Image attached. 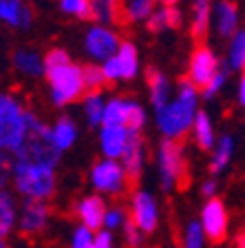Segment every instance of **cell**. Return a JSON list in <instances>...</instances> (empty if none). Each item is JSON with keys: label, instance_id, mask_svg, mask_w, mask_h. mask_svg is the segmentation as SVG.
Here are the masks:
<instances>
[{"label": "cell", "instance_id": "6da1fadb", "mask_svg": "<svg viewBox=\"0 0 245 248\" xmlns=\"http://www.w3.org/2000/svg\"><path fill=\"white\" fill-rule=\"evenodd\" d=\"M44 78L49 82L51 102L56 107H67L75 100H82L86 93L84 67L75 64L69 58V53L60 46L49 49L44 53Z\"/></svg>", "mask_w": 245, "mask_h": 248}, {"label": "cell", "instance_id": "7a4b0ae2", "mask_svg": "<svg viewBox=\"0 0 245 248\" xmlns=\"http://www.w3.org/2000/svg\"><path fill=\"white\" fill-rule=\"evenodd\" d=\"M197 102H199V89L194 87L188 78H186V80H179L174 100H170L163 108L155 111V115H157V126L163 133V138L179 140V142H181V138L192 129L194 118L199 113Z\"/></svg>", "mask_w": 245, "mask_h": 248}, {"label": "cell", "instance_id": "3957f363", "mask_svg": "<svg viewBox=\"0 0 245 248\" xmlns=\"http://www.w3.org/2000/svg\"><path fill=\"white\" fill-rule=\"evenodd\" d=\"M33 111L22 104L18 95L0 91V151L14 155L22 146L31 129Z\"/></svg>", "mask_w": 245, "mask_h": 248}, {"label": "cell", "instance_id": "277c9868", "mask_svg": "<svg viewBox=\"0 0 245 248\" xmlns=\"http://www.w3.org/2000/svg\"><path fill=\"white\" fill-rule=\"evenodd\" d=\"M60 155H62V151L58 149L56 140H53V129L44 120H40L33 113L31 129H29V133H27L22 146L14 153V160L29 162V164L58 166L60 164Z\"/></svg>", "mask_w": 245, "mask_h": 248}, {"label": "cell", "instance_id": "5b68a950", "mask_svg": "<svg viewBox=\"0 0 245 248\" xmlns=\"http://www.w3.org/2000/svg\"><path fill=\"white\" fill-rule=\"evenodd\" d=\"M11 184H14L15 193H20L25 200L46 202L49 197L56 195V188H58L56 166L29 164V162L15 160Z\"/></svg>", "mask_w": 245, "mask_h": 248}, {"label": "cell", "instance_id": "8992f818", "mask_svg": "<svg viewBox=\"0 0 245 248\" xmlns=\"http://www.w3.org/2000/svg\"><path fill=\"white\" fill-rule=\"evenodd\" d=\"M157 166L163 191H174L177 186L186 184L188 166H186L184 146L179 140H161L157 149Z\"/></svg>", "mask_w": 245, "mask_h": 248}, {"label": "cell", "instance_id": "52a82bcc", "mask_svg": "<svg viewBox=\"0 0 245 248\" xmlns=\"http://www.w3.org/2000/svg\"><path fill=\"white\" fill-rule=\"evenodd\" d=\"M91 184L95 191L100 193H106V195H113V197H119L130 188V180H128L126 170L124 166L119 164L117 160H104L95 162L91 169Z\"/></svg>", "mask_w": 245, "mask_h": 248}, {"label": "cell", "instance_id": "ba28073f", "mask_svg": "<svg viewBox=\"0 0 245 248\" xmlns=\"http://www.w3.org/2000/svg\"><path fill=\"white\" fill-rule=\"evenodd\" d=\"M144 122H146V111L142 104L133 98H113L106 102L102 126H126V129L142 133Z\"/></svg>", "mask_w": 245, "mask_h": 248}, {"label": "cell", "instance_id": "9c48e42d", "mask_svg": "<svg viewBox=\"0 0 245 248\" xmlns=\"http://www.w3.org/2000/svg\"><path fill=\"white\" fill-rule=\"evenodd\" d=\"M122 38L117 36V31L106 25H93L84 36V51L93 58V60L106 62L113 58L122 46Z\"/></svg>", "mask_w": 245, "mask_h": 248}, {"label": "cell", "instance_id": "30bf717a", "mask_svg": "<svg viewBox=\"0 0 245 248\" xmlns=\"http://www.w3.org/2000/svg\"><path fill=\"white\" fill-rule=\"evenodd\" d=\"M104 76L108 82H119V80H133L139 73V56L137 46L130 40H124L119 51L106 62H102Z\"/></svg>", "mask_w": 245, "mask_h": 248}, {"label": "cell", "instance_id": "8fae6325", "mask_svg": "<svg viewBox=\"0 0 245 248\" xmlns=\"http://www.w3.org/2000/svg\"><path fill=\"white\" fill-rule=\"evenodd\" d=\"M51 219V208L46 202L40 200H25L22 206L18 208V232L22 237H38L40 232L46 231Z\"/></svg>", "mask_w": 245, "mask_h": 248}, {"label": "cell", "instance_id": "7c38bea8", "mask_svg": "<svg viewBox=\"0 0 245 248\" xmlns=\"http://www.w3.org/2000/svg\"><path fill=\"white\" fill-rule=\"evenodd\" d=\"M130 222H133L144 235H150V232L157 231L159 206H157V200H155L148 191L133 193V197H130Z\"/></svg>", "mask_w": 245, "mask_h": 248}, {"label": "cell", "instance_id": "4fadbf2b", "mask_svg": "<svg viewBox=\"0 0 245 248\" xmlns=\"http://www.w3.org/2000/svg\"><path fill=\"white\" fill-rule=\"evenodd\" d=\"M201 226H203L205 237L210 242L221 244L228 235V226H230V217L225 211V204L219 197H210L201 208Z\"/></svg>", "mask_w": 245, "mask_h": 248}, {"label": "cell", "instance_id": "5bb4252c", "mask_svg": "<svg viewBox=\"0 0 245 248\" xmlns=\"http://www.w3.org/2000/svg\"><path fill=\"white\" fill-rule=\"evenodd\" d=\"M219 71L221 69H219V60H216L215 51L205 45L197 46L188 62V80L190 82L201 91Z\"/></svg>", "mask_w": 245, "mask_h": 248}, {"label": "cell", "instance_id": "9a60e30c", "mask_svg": "<svg viewBox=\"0 0 245 248\" xmlns=\"http://www.w3.org/2000/svg\"><path fill=\"white\" fill-rule=\"evenodd\" d=\"M106 202L100 195H86L75 204V217L80 219V226H86L91 231L104 226V217H106Z\"/></svg>", "mask_w": 245, "mask_h": 248}, {"label": "cell", "instance_id": "2e32d148", "mask_svg": "<svg viewBox=\"0 0 245 248\" xmlns=\"http://www.w3.org/2000/svg\"><path fill=\"white\" fill-rule=\"evenodd\" d=\"M130 135H133V131L126 129V126H102V131H100L102 153L106 155L108 160L124 157V153L128 149V142H130Z\"/></svg>", "mask_w": 245, "mask_h": 248}, {"label": "cell", "instance_id": "e0dca14e", "mask_svg": "<svg viewBox=\"0 0 245 248\" xmlns=\"http://www.w3.org/2000/svg\"><path fill=\"white\" fill-rule=\"evenodd\" d=\"M212 25L216 36L232 38L239 31V7L232 0H219L212 9Z\"/></svg>", "mask_w": 245, "mask_h": 248}, {"label": "cell", "instance_id": "ac0fdd59", "mask_svg": "<svg viewBox=\"0 0 245 248\" xmlns=\"http://www.w3.org/2000/svg\"><path fill=\"white\" fill-rule=\"evenodd\" d=\"M144 164H146V144H144L142 133H135L133 131L130 142H128V149L122 157V166H124V170H126L130 184H135V182L142 177Z\"/></svg>", "mask_w": 245, "mask_h": 248}, {"label": "cell", "instance_id": "d6986e66", "mask_svg": "<svg viewBox=\"0 0 245 248\" xmlns=\"http://www.w3.org/2000/svg\"><path fill=\"white\" fill-rule=\"evenodd\" d=\"M0 22L11 29H29L33 9L27 5V0H0Z\"/></svg>", "mask_w": 245, "mask_h": 248}, {"label": "cell", "instance_id": "ffe728a7", "mask_svg": "<svg viewBox=\"0 0 245 248\" xmlns=\"http://www.w3.org/2000/svg\"><path fill=\"white\" fill-rule=\"evenodd\" d=\"M11 67L25 78H38L44 76V56L31 49V46H20L11 56Z\"/></svg>", "mask_w": 245, "mask_h": 248}, {"label": "cell", "instance_id": "44dd1931", "mask_svg": "<svg viewBox=\"0 0 245 248\" xmlns=\"http://www.w3.org/2000/svg\"><path fill=\"white\" fill-rule=\"evenodd\" d=\"M212 0H192L190 2V33H192L194 40H201V38L208 33L210 22H212Z\"/></svg>", "mask_w": 245, "mask_h": 248}, {"label": "cell", "instance_id": "7402d4cb", "mask_svg": "<svg viewBox=\"0 0 245 248\" xmlns=\"http://www.w3.org/2000/svg\"><path fill=\"white\" fill-rule=\"evenodd\" d=\"M91 18L97 25H119L124 22V0H93Z\"/></svg>", "mask_w": 245, "mask_h": 248}, {"label": "cell", "instance_id": "603a6c76", "mask_svg": "<svg viewBox=\"0 0 245 248\" xmlns=\"http://www.w3.org/2000/svg\"><path fill=\"white\" fill-rule=\"evenodd\" d=\"M146 82H148V93H150V102H153L155 111L163 108L170 102V82L168 78L163 76L159 69L150 67L146 71Z\"/></svg>", "mask_w": 245, "mask_h": 248}, {"label": "cell", "instance_id": "cb8c5ba5", "mask_svg": "<svg viewBox=\"0 0 245 248\" xmlns=\"http://www.w3.org/2000/svg\"><path fill=\"white\" fill-rule=\"evenodd\" d=\"M18 224V206L9 188H0V242H7L14 226Z\"/></svg>", "mask_w": 245, "mask_h": 248}, {"label": "cell", "instance_id": "d4e9b609", "mask_svg": "<svg viewBox=\"0 0 245 248\" xmlns=\"http://www.w3.org/2000/svg\"><path fill=\"white\" fill-rule=\"evenodd\" d=\"M181 20H184V16H181V11H179L177 7L157 5L146 25H148L150 31L161 33V31H168V29H179V27H181Z\"/></svg>", "mask_w": 245, "mask_h": 248}, {"label": "cell", "instance_id": "484cf974", "mask_svg": "<svg viewBox=\"0 0 245 248\" xmlns=\"http://www.w3.org/2000/svg\"><path fill=\"white\" fill-rule=\"evenodd\" d=\"M192 135H194V144L199 146L201 151H212L216 144L215 140V126H212V120L205 111H199L192 124Z\"/></svg>", "mask_w": 245, "mask_h": 248}, {"label": "cell", "instance_id": "4316f807", "mask_svg": "<svg viewBox=\"0 0 245 248\" xmlns=\"http://www.w3.org/2000/svg\"><path fill=\"white\" fill-rule=\"evenodd\" d=\"M232 153H234V140H232V135H223L215 144V149H212V160H210V166H208L210 173L219 175L221 170L230 164Z\"/></svg>", "mask_w": 245, "mask_h": 248}, {"label": "cell", "instance_id": "83f0119b", "mask_svg": "<svg viewBox=\"0 0 245 248\" xmlns=\"http://www.w3.org/2000/svg\"><path fill=\"white\" fill-rule=\"evenodd\" d=\"M155 7V0H124V22H148Z\"/></svg>", "mask_w": 245, "mask_h": 248}, {"label": "cell", "instance_id": "f1b7e54d", "mask_svg": "<svg viewBox=\"0 0 245 248\" xmlns=\"http://www.w3.org/2000/svg\"><path fill=\"white\" fill-rule=\"evenodd\" d=\"M82 111H84V118L91 126H97V124L104 122V111H106V102H104L102 91L95 93H86L82 98Z\"/></svg>", "mask_w": 245, "mask_h": 248}, {"label": "cell", "instance_id": "f546056e", "mask_svg": "<svg viewBox=\"0 0 245 248\" xmlns=\"http://www.w3.org/2000/svg\"><path fill=\"white\" fill-rule=\"evenodd\" d=\"M53 140L60 151H69L77 140V126L71 118H60L53 124Z\"/></svg>", "mask_w": 245, "mask_h": 248}, {"label": "cell", "instance_id": "4dcf8cb0", "mask_svg": "<svg viewBox=\"0 0 245 248\" xmlns=\"http://www.w3.org/2000/svg\"><path fill=\"white\" fill-rule=\"evenodd\" d=\"M228 62L232 69H243L245 71V29H239L230 38V49H228Z\"/></svg>", "mask_w": 245, "mask_h": 248}, {"label": "cell", "instance_id": "1f68e13d", "mask_svg": "<svg viewBox=\"0 0 245 248\" xmlns=\"http://www.w3.org/2000/svg\"><path fill=\"white\" fill-rule=\"evenodd\" d=\"M91 2L93 0H58V7L64 16L75 20H88L91 18Z\"/></svg>", "mask_w": 245, "mask_h": 248}, {"label": "cell", "instance_id": "d6a6232c", "mask_svg": "<svg viewBox=\"0 0 245 248\" xmlns=\"http://www.w3.org/2000/svg\"><path fill=\"white\" fill-rule=\"evenodd\" d=\"M84 84H86V93H95L102 91L104 84H108L104 69L100 64H86L84 67Z\"/></svg>", "mask_w": 245, "mask_h": 248}, {"label": "cell", "instance_id": "836d02e7", "mask_svg": "<svg viewBox=\"0 0 245 248\" xmlns=\"http://www.w3.org/2000/svg\"><path fill=\"white\" fill-rule=\"evenodd\" d=\"M203 242H205V232H203V226L201 222H188L184 231V242H181V248H203Z\"/></svg>", "mask_w": 245, "mask_h": 248}, {"label": "cell", "instance_id": "e575fe53", "mask_svg": "<svg viewBox=\"0 0 245 248\" xmlns=\"http://www.w3.org/2000/svg\"><path fill=\"white\" fill-rule=\"evenodd\" d=\"M128 219H130V215H128L122 206H113V208H108L106 211V217H104V228L113 232V231H117V228L126 226Z\"/></svg>", "mask_w": 245, "mask_h": 248}, {"label": "cell", "instance_id": "d590c367", "mask_svg": "<svg viewBox=\"0 0 245 248\" xmlns=\"http://www.w3.org/2000/svg\"><path fill=\"white\" fill-rule=\"evenodd\" d=\"M71 248H97L95 246V232L86 226H77L73 231Z\"/></svg>", "mask_w": 245, "mask_h": 248}, {"label": "cell", "instance_id": "8d00e7d4", "mask_svg": "<svg viewBox=\"0 0 245 248\" xmlns=\"http://www.w3.org/2000/svg\"><path fill=\"white\" fill-rule=\"evenodd\" d=\"M14 166H15L14 155L0 151V188H7L11 184V180H14Z\"/></svg>", "mask_w": 245, "mask_h": 248}, {"label": "cell", "instance_id": "74e56055", "mask_svg": "<svg viewBox=\"0 0 245 248\" xmlns=\"http://www.w3.org/2000/svg\"><path fill=\"white\" fill-rule=\"evenodd\" d=\"M124 239H126L128 248H142V244H144V232L139 231V228L135 226L130 219H128V224L124 226Z\"/></svg>", "mask_w": 245, "mask_h": 248}, {"label": "cell", "instance_id": "f35d334b", "mask_svg": "<svg viewBox=\"0 0 245 248\" xmlns=\"http://www.w3.org/2000/svg\"><path fill=\"white\" fill-rule=\"evenodd\" d=\"M225 78H228V76H225V71H219L215 78H212V80H210L208 84H205L203 89H201V95H203V98H208V100H210V98H215L216 93H219L221 89H223Z\"/></svg>", "mask_w": 245, "mask_h": 248}, {"label": "cell", "instance_id": "ab89813d", "mask_svg": "<svg viewBox=\"0 0 245 248\" xmlns=\"http://www.w3.org/2000/svg\"><path fill=\"white\" fill-rule=\"evenodd\" d=\"M95 246L97 248H115V242H113V232L111 231H97L95 232Z\"/></svg>", "mask_w": 245, "mask_h": 248}, {"label": "cell", "instance_id": "60d3db41", "mask_svg": "<svg viewBox=\"0 0 245 248\" xmlns=\"http://www.w3.org/2000/svg\"><path fill=\"white\" fill-rule=\"evenodd\" d=\"M201 193H203L205 197H215V193H216V182L215 180H205L203 182V186H201Z\"/></svg>", "mask_w": 245, "mask_h": 248}, {"label": "cell", "instance_id": "b9f144b4", "mask_svg": "<svg viewBox=\"0 0 245 248\" xmlns=\"http://www.w3.org/2000/svg\"><path fill=\"white\" fill-rule=\"evenodd\" d=\"M236 98H239L241 107H245V73L241 76V80H239V91H236Z\"/></svg>", "mask_w": 245, "mask_h": 248}, {"label": "cell", "instance_id": "7bdbcfd3", "mask_svg": "<svg viewBox=\"0 0 245 248\" xmlns=\"http://www.w3.org/2000/svg\"><path fill=\"white\" fill-rule=\"evenodd\" d=\"M179 0H155V5H163V7H177Z\"/></svg>", "mask_w": 245, "mask_h": 248}, {"label": "cell", "instance_id": "ee69618b", "mask_svg": "<svg viewBox=\"0 0 245 248\" xmlns=\"http://www.w3.org/2000/svg\"><path fill=\"white\" fill-rule=\"evenodd\" d=\"M234 248H245V231L241 232L239 237H236V246Z\"/></svg>", "mask_w": 245, "mask_h": 248}, {"label": "cell", "instance_id": "f6af8a7d", "mask_svg": "<svg viewBox=\"0 0 245 248\" xmlns=\"http://www.w3.org/2000/svg\"><path fill=\"white\" fill-rule=\"evenodd\" d=\"M0 248H9V246H7V242H0Z\"/></svg>", "mask_w": 245, "mask_h": 248}]
</instances>
